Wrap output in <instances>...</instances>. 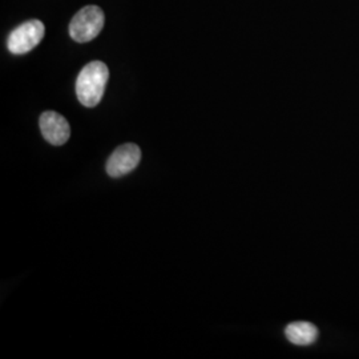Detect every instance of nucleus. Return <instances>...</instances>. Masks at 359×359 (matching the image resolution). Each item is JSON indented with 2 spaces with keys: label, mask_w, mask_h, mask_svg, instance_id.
Returning <instances> with one entry per match:
<instances>
[{
  "label": "nucleus",
  "mask_w": 359,
  "mask_h": 359,
  "mask_svg": "<svg viewBox=\"0 0 359 359\" xmlns=\"http://www.w3.org/2000/svg\"><path fill=\"white\" fill-rule=\"evenodd\" d=\"M46 27L40 20H28L16 27L10 34L7 47L13 55H25L38 47L41 39L44 38Z\"/></svg>",
  "instance_id": "obj_3"
},
{
  "label": "nucleus",
  "mask_w": 359,
  "mask_h": 359,
  "mask_svg": "<svg viewBox=\"0 0 359 359\" xmlns=\"http://www.w3.org/2000/svg\"><path fill=\"white\" fill-rule=\"evenodd\" d=\"M105 16L97 6H87L72 18L69 23V35L77 43H88L103 29Z\"/></svg>",
  "instance_id": "obj_2"
},
{
  "label": "nucleus",
  "mask_w": 359,
  "mask_h": 359,
  "mask_svg": "<svg viewBox=\"0 0 359 359\" xmlns=\"http://www.w3.org/2000/svg\"><path fill=\"white\" fill-rule=\"evenodd\" d=\"M109 79L108 67L103 62H90L86 65L76 80L79 102L87 108H93L102 102L105 86Z\"/></svg>",
  "instance_id": "obj_1"
},
{
  "label": "nucleus",
  "mask_w": 359,
  "mask_h": 359,
  "mask_svg": "<svg viewBox=\"0 0 359 359\" xmlns=\"http://www.w3.org/2000/svg\"><path fill=\"white\" fill-rule=\"evenodd\" d=\"M140 160L142 149L139 145L133 142L120 145L107 161V173L115 179L126 176L139 165Z\"/></svg>",
  "instance_id": "obj_4"
},
{
  "label": "nucleus",
  "mask_w": 359,
  "mask_h": 359,
  "mask_svg": "<svg viewBox=\"0 0 359 359\" xmlns=\"http://www.w3.org/2000/svg\"><path fill=\"white\" fill-rule=\"evenodd\" d=\"M286 338L298 346H306L313 344L318 337V329L310 322H293L285 329Z\"/></svg>",
  "instance_id": "obj_6"
},
{
  "label": "nucleus",
  "mask_w": 359,
  "mask_h": 359,
  "mask_svg": "<svg viewBox=\"0 0 359 359\" xmlns=\"http://www.w3.org/2000/svg\"><path fill=\"white\" fill-rule=\"evenodd\" d=\"M40 129L43 137L52 145H63L71 136V127L65 116L47 111L40 116Z\"/></svg>",
  "instance_id": "obj_5"
}]
</instances>
